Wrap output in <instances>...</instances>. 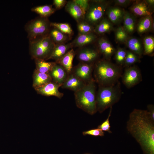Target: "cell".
<instances>
[{"label":"cell","instance_id":"cell-1","mask_svg":"<svg viewBox=\"0 0 154 154\" xmlns=\"http://www.w3.org/2000/svg\"><path fill=\"white\" fill-rule=\"evenodd\" d=\"M126 128L143 154H154V120L147 110L134 109L129 114Z\"/></svg>","mask_w":154,"mask_h":154},{"label":"cell","instance_id":"cell-2","mask_svg":"<svg viewBox=\"0 0 154 154\" xmlns=\"http://www.w3.org/2000/svg\"><path fill=\"white\" fill-rule=\"evenodd\" d=\"M94 78L99 86L114 85L119 81L122 74L121 66L105 59L98 60L94 64Z\"/></svg>","mask_w":154,"mask_h":154},{"label":"cell","instance_id":"cell-3","mask_svg":"<svg viewBox=\"0 0 154 154\" xmlns=\"http://www.w3.org/2000/svg\"><path fill=\"white\" fill-rule=\"evenodd\" d=\"M96 86L93 79L80 90L74 92L76 105L91 115L97 112L96 105Z\"/></svg>","mask_w":154,"mask_h":154},{"label":"cell","instance_id":"cell-4","mask_svg":"<svg viewBox=\"0 0 154 154\" xmlns=\"http://www.w3.org/2000/svg\"><path fill=\"white\" fill-rule=\"evenodd\" d=\"M122 92L120 84L109 86H99L96 92V105L97 111L101 113L112 107L120 100Z\"/></svg>","mask_w":154,"mask_h":154},{"label":"cell","instance_id":"cell-5","mask_svg":"<svg viewBox=\"0 0 154 154\" xmlns=\"http://www.w3.org/2000/svg\"><path fill=\"white\" fill-rule=\"evenodd\" d=\"M55 44L48 35L29 42V53L32 58L46 61L49 60Z\"/></svg>","mask_w":154,"mask_h":154},{"label":"cell","instance_id":"cell-6","mask_svg":"<svg viewBox=\"0 0 154 154\" xmlns=\"http://www.w3.org/2000/svg\"><path fill=\"white\" fill-rule=\"evenodd\" d=\"M51 28L50 23L48 18L40 16L29 21L25 26L29 42L48 35Z\"/></svg>","mask_w":154,"mask_h":154},{"label":"cell","instance_id":"cell-7","mask_svg":"<svg viewBox=\"0 0 154 154\" xmlns=\"http://www.w3.org/2000/svg\"><path fill=\"white\" fill-rule=\"evenodd\" d=\"M109 3L105 0L90 1L88 8L84 19L85 21L92 26L97 25L102 19Z\"/></svg>","mask_w":154,"mask_h":154},{"label":"cell","instance_id":"cell-8","mask_svg":"<svg viewBox=\"0 0 154 154\" xmlns=\"http://www.w3.org/2000/svg\"><path fill=\"white\" fill-rule=\"evenodd\" d=\"M121 77L123 84L128 88L133 87L142 80L140 70L135 66L126 68Z\"/></svg>","mask_w":154,"mask_h":154},{"label":"cell","instance_id":"cell-9","mask_svg":"<svg viewBox=\"0 0 154 154\" xmlns=\"http://www.w3.org/2000/svg\"><path fill=\"white\" fill-rule=\"evenodd\" d=\"M94 64L80 62L73 68L71 73L87 83L94 79L92 74Z\"/></svg>","mask_w":154,"mask_h":154},{"label":"cell","instance_id":"cell-10","mask_svg":"<svg viewBox=\"0 0 154 154\" xmlns=\"http://www.w3.org/2000/svg\"><path fill=\"white\" fill-rule=\"evenodd\" d=\"M100 54L98 50L90 48H84L78 51L76 56L80 62L94 64L98 60Z\"/></svg>","mask_w":154,"mask_h":154},{"label":"cell","instance_id":"cell-11","mask_svg":"<svg viewBox=\"0 0 154 154\" xmlns=\"http://www.w3.org/2000/svg\"><path fill=\"white\" fill-rule=\"evenodd\" d=\"M61 86L52 81L46 85L35 89L37 93L42 96H54L61 98L64 94L60 92L59 88Z\"/></svg>","mask_w":154,"mask_h":154},{"label":"cell","instance_id":"cell-12","mask_svg":"<svg viewBox=\"0 0 154 154\" xmlns=\"http://www.w3.org/2000/svg\"><path fill=\"white\" fill-rule=\"evenodd\" d=\"M97 43L100 53L103 55L104 59L110 61L115 52V48L108 40L104 37L100 38Z\"/></svg>","mask_w":154,"mask_h":154},{"label":"cell","instance_id":"cell-13","mask_svg":"<svg viewBox=\"0 0 154 154\" xmlns=\"http://www.w3.org/2000/svg\"><path fill=\"white\" fill-rule=\"evenodd\" d=\"M49 74L52 81L62 86L69 74L62 66L56 62Z\"/></svg>","mask_w":154,"mask_h":154},{"label":"cell","instance_id":"cell-14","mask_svg":"<svg viewBox=\"0 0 154 154\" xmlns=\"http://www.w3.org/2000/svg\"><path fill=\"white\" fill-rule=\"evenodd\" d=\"M86 84L71 73L69 74L67 79L61 87L62 88L69 89L75 92L81 89Z\"/></svg>","mask_w":154,"mask_h":154},{"label":"cell","instance_id":"cell-15","mask_svg":"<svg viewBox=\"0 0 154 154\" xmlns=\"http://www.w3.org/2000/svg\"><path fill=\"white\" fill-rule=\"evenodd\" d=\"M65 9L78 23L84 19L85 14L82 10L74 0L66 3Z\"/></svg>","mask_w":154,"mask_h":154},{"label":"cell","instance_id":"cell-16","mask_svg":"<svg viewBox=\"0 0 154 154\" xmlns=\"http://www.w3.org/2000/svg\"><path fill=\"white\" fill-rule=\"evenodd\" d=\"M130 10L134 15L143 17L151 15L153 13L145 0L135 1L130 7Z\"/></svg>","mask_w":154,"mask_h":154},{"label":"cell","instance_id":"cell-17","mask_svg":"<svg viewBox=\"0 0 154 154\" xmlns=\"http://www.w3.org/2000/svg\"><path fill=\"white\" fill-rule=\"evenodd\" d=\"M125 11L118 7L109 6L106 12L109 20L113 24L117 25L123 20Z\"/></svg>","mask_w":154,"mask_h":154},{"label":"cell","instance_id":"cell-18","mask_svg":"<svg viewBox=\"0 0 154 154\" xmlns=\"http://www.w3.org/2000/svg\"><path fill=\"white\" fill-rule=\"evenodd\" d=\"M97 38V36L93 33L79 34L71 43L73 47H82L94 42Z\"/></svg>","mask_w":154,"mask_h":154},{"label":"cell","instance_id":"cell-19","mask_svg":"<svg viewBox=\"0 0 154 154\" xmlns=\"http://www.w3.org/2000/svg\"><path fill=\"white\" fill-rule=\"evenodd\" d=\"M33 87L35 89L42 86L52 81L48 74L39 72L35 69L33 75Z\"/></svg>","mask_w":154,"mask_h":154},{"label":"cell","instance_id":"cell-20","mask_svg":"<svg viewBox=\"0 0 154 154\" xmlns=\"http://www.w3.org/2000/svg\"><path fill=\"white\" fill-rule=\"evenodd\" d=\"M76 52L71 48L58 61L55 62L56 63L62 66L70 74L73 68V61Z\"/></svg>","mask_w":154,"mask_h":154},{"label":"cell","instance_id":"cell-21","mask_svg":"<svg viewBox=\"0 0 154 154\" xmlns=\"http://www.w3.org/2000/svg\"><path fill=\"white\" fill-rule=\"evenodd\" d=\"M72 47L71 43L55 44L49 59H53L55 62H57Z\"/></svg>","mask_w":154,"mask_h":154},{"label":"cell","instance_id":"cell-22","mask_svg":"<svg viewBox=\"0 0 154 154\" xmlns=\"http://www.w3.org/2000/svg\"><path fill=\"white\" fill-rule=\"evenodd\" d=\"M125 42L130 51L140 57L143 54V50L142 44L139 38L135 37H129Z\"/></svg>","mask_w":154,"mask_h":154},{"label":"cell","instance_id":"cell-23","mask_svg":"<svg viewBox=\"0 0 154 154\" xmlns=\"http://www.w3.org/2000/svg\"><path fill=\"white\" fill-rule=\"evenodd\" d=\"M123 21V27L125 31L128 34L133 33L136 27V20L135 16L132 13L125 11Z\"/></svg>","mask_w":154,"mask_h":154},{"label":"cell","instance_id":"cell-24","mask_svg":"<svg viewBox=\"0 0 154 154\" xmlns=\"http://www.w3.org/2000/svg\"><path fill=\"white\" fill-rule=\"evenodd\" d=\"M48 35L55 44L65 43L69 38L68 35L52 27H51Z\"/></svg>","mask_w":154,"mask_h":154},{"label":"cell","instance_id":"cell-25","mask_svg":"<svg viewBox=\"0 0 154 154\" xmlns=\"http://www.w3.org/2000/svg\"><path fill=\"white\" fill-rule=\"evenodd\" d=\"M151 15L143 17L139 21L137 26L138 33L140 34L149 31L153 28Z\"/></svg>","mask_w":154,"mask_h":154},{"label":"cell","instance_id":"cell-26","mask_svg":"<svg viewBox=\"0 0 154 154\" xmlns=\"http://www.w3.org/2000/svg\"><path fill=\"white\" fill-rule=\"evenodd\" d=\"M113 29V24L109 20L105 18L96 25L94 32L98 34H102L110 32Z\"/></svg>","mask_w":154,"mask_h":154},{"label":"cell","instance_id":"cell-27","mask_svg":"<svg viewBox=\"0 0 154 154\" xmlns=\"http://www.w3.org/2000/svg\"><path fill=\"white\" fill-rule=\"evenodd\" d=\"M31 10L38 14L41 17L48 18L54 13L56 9L52 5H45L35 7L32 8Z\"/></svg>","mask_w":154,"mask_h":154},{"label":"cell","instance_id":"cell-28","mask_svg":"<svg viewBox=\"0 0 154 154\" xmlns=\"http://www.w3.org/2000/svg\"><path fill=\"white\" fill-rule=\"evenodd\" d=\"M36 66L35 70L42 73L48 74L56 63L54 62H48L40 59L34 60Z\"/></svg>","mask_w":154,"mask_h":154},{"label":"cell","instance_id":"cell-29","mask_svg":"<svg viewBox=\"0 0 154 154\" xmlns=\"http://www.w3.org/2000/svg\"><path fill=\"white\" fill-rule=\"evenodd\" d=\"M144 49L143 54L144 55H151L154 50V38L151 36L145 37L143 39Z\"/></svg>","mask_w":154,"mask_h":154},{"label":"cell","instance_id":"cell-30","mask_svg":"<svg viewBox=\"0 0 154 154\" xmlns=\"http://www.w3.org/2000/svg\"><path fill=\"white\" fill-rule=\"evenodd\" d=\"M140 57L130 50H127L123 66L126 68L132 66L133 64L140 62Z\"/></svg>","mask_w":154,"mask_h":154},{"label":"cell","instance_id":"cell-31","mask_svg":"<svg viewBox=\"0 0 154 154\" xmlns=\"http://www.w3.org/2000/svg\"><path fill=\"white\" fill-rule=\"evenodd\" d=\"M51 27L55 28L68 35L72 34L73 31L69 24L66 23H50Z\"/></svg>","mask_w":154,"mask_h":154},{"label":"cell","instance_id":"cell-32","mask_svg":"<svg viewBox=\"0 0 154 154\" xmlns=\"http://www.w3.org/2000/svg\"><path fill=\"white\" fill-rule=\"evenodd\" d=\"M93 26L86 22L83 21L78 23L77 29L79 34H86L94 32Z\"/></svg>","mask_w":154,"mask_h":154},{"label":"cell","instance_id":"cell-33","mask_svg":"<svg viewBox=\"0 0 154 154\" xmlns=\"http://www.w3.org/2000/svg\"><path fill=\"white\" fill-rule=\"evenodd\" d=\"M115 37L117 41L121 42H125L129 38L128 33L123 27L120 26L115 31Z\"/></svg>","mask_w":154,"mask_h":154},{"label":"cell","instance_id":"cell-34","mask_svg":"<svg viewBox=\"0 0 154 154\" xmlns=\"http://www.w3.org/2000/svg\"><path fill=\"white\" fill-rule=\"evenodd\" d=\"M127 50L123 48H119L116 50L115 53V59L119 66L123 65L125 59Z\"/></svg>","mask_w":154,"mask_h":154},{"label":"cell","instance_id":"cell-35","mask_svg":"<svg viewBox=\"0 0 154 154\" xmlns=\"http://www.w3.org/2000/svg\"><path fill=\"white\" fill-rule=\"evenodd\" d=\"M112 110V107H111L107 118L105 121L98 127V128L101 129L103 131H107L109 133H111L112 132L110 130V126L109 121V119L111 115Z\"/></svg>","mask_w":154,"mask_h":154},{"label":"cell","instance_id":"cell-36","mask_svg":"<svg viewBox=\"0 0 154 154\" xmlns=\"http://www.w3.org/2000/svg\"><path fill=\"white\" fill-rule=\"evenodd\" d=\"M82 134L84 135H88L95 137L103 136L104 135V132L101 129L97 128L84 131L83 132Z\"/></svg>","mask_w":154,"mask_h":154},{"label":"cell","instance_id":"cell-37","mask_svg":"<svg viewBox=\"0 0 154 154\" xmlns=\"http://www.w3.org/2000/svg\"><path fill=\"white\" fill-rule=\"evenodd\" d=\"M74 1L80 6L85 15L88 8L90 1L88 0H74Z\"/></svg>","mask_w":154,"mask_h":154},{"label":"cell","instance_id":"cell-38","mask_svg":"<svg viewBox=\"0 0 154 154\" xmlns=\"http://www.w3.org/2000/svg\"><path fill=\"white\" fill-rule=\"evenodd\" d=\"M66 1L65 0H54L53 4L56 9H60L63 7L66 4Z\"/></svg>","mask_w":154,"mask_h":154},{"label":"cell","instance_id":"cell-39","mask_svg":"<svg viewBox=\"0 0 154 154\" xmlns=\"http://www.w3.org/2000/svg\"><path fill=\"white\" fill-rule=\"evenodd\" d=\"M132 1V0H115L114 1L116 5L123 7L127 6Z\"/></svg>","mask_w":154,"mask_h":154},{"label":"cell","instance_id":"cell-40","mask_svg":"<svg viewBox=\"0 0 154 154\" xmlns=\"http://www.w3.org/2000/svg\"><path fill=\"white\" fill-rule=\"evenodd\" d=\"M147 111L152 119L154 120V106L153 104H149L147 106Z\"/></svg>","mask_w":154,"mask_h":154},{"label":"cell","instance_id":"cell-41","mask_svg":"<svg viewBox=\"0 0 154 154\" xmlns=\"http://www.w3.org/2000/svg\"><path fill=\"white\" fill-rule=\"evenodd\" d=\"M145 1L151 8V7H153L154 6V0H146Z\"/></svg>","mask_w":154,"mask_h":154},{"label":"cell","instance_id":"cell-42","mask_svg":"<svg viewBox=\"0 0 154 154\" xmlns=\"http://www.w3.org/2000/svg\"><path fill=\"white\" fill-rule=\"evenodd\" d=\"M84 154H91L89 153H85Z\"/></svg>","mask_w":154,"mask_h":154}]
</instances>
